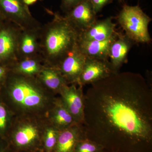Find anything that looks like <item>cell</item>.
<instances>
[{
  "label": "cell",
  "instance_id": "cell-30",
  "mask_svg": "<svg viewBox=\"0 0 152 152\" xmlns=\"http://www.w3.org/2000/svg\"></svg>",
  "mask_w": 152,
  "mask_h": 152
},
{
  "label": "cell",
  "instance_id": "cell-1",
  "mask_svg": "<svg viewBox=\"0 0 152 152\" xmlns=\"http://www.w3.org/2000/svg\"><path fill=\"white\" fill-rule=\"evenodd\" d=\"M87 138L106 152H152V90L141 74H113L84 94Z\"/></svg>",
  "mask_w": 152,
  "mask_h": 152
},
{
  "label": "cell",
  "instance_id": "cell-20",
  "mask_svg": "<svg viewBox=\"0 0 152 152\" xmlns=\"http://www.w3.org/2000/svg\"><path fill=\"white\" fill-rule=\"evenodd\" d=\"M60 132V130L51 124L48 121L42 138L43 152L53 151L56 145Z\"/></svg>",
  "mask_w": 152,
  "mask_h": 152
},
{
  "label": "cell",
  "instance_id": "cell-28",
  "mask_svg": "<svg viewBox=\"0 0 152 152\" xmlns=\"http://www.w3.org/2000/svg\"><path fill=\"white\" fill-rule=\"evenodd\" d=\"M17 152H40L37 151H20Z\"/></svg>",
  "mask_w": 152,
  "mask_h": 152
},
{
  "label": "cell",
  "instance_id": "cell-21",
  "mask_svg": "<svg viewBox=\"0 0 152 152\" xmlns=\"http://www.w3.org/2000/svg\"><path fill=\"white\" fill-rule=\"evenodd\" d=\"M15 115L0 97V137L5 138Z\"/></svg>",
  "mask_w": 152,
  "mask_h": 152
},
{
  "label": "cell",
  "instance_id": "cell-11",
  "mask_svg": "<svg viewBox=\"0 0 152 152\" xmlns=\"http://www.w3.org/2000/svg\"><path fill=\"white\" fill-rule=\"evenodd\" d=\"M96 15L89 0H84L65 14L64 17L80 33L94 23Z\"/></svg>",
  "mask_w": 152,
  "mask_h": 152
},
{
  "label": "cell",
  "instance_id": "cell-9",
  "mask_svg": "<svg viewBox=\"0 0 152 152\" xmlns=\"http://www.w3.org/2000/svg\"><path fill=\"white\" fill-rule=\"evenodd\" d=\"M115 74L109 60L86 58L77 85L83 86L107 78Z\"/></svg>",
  "mask_w": 152,
  "mask_h": 152
},
{
  "label": "cell",
  "instance_id": "cell-17",
  "mask_svg": "<svg viewBox=\"0 0 152 152\" xmlns=\"http://www.w3.org/2000/svg\"><path fill=\"white\" fill-rule=\"evenodd\" d=\"M36 77L46 89L56 95L69 85L59 70L54 67L44 66Z\"/></svg>",
  "mask_w": 152,
  "mask_h": 152
},
{
  "label": "cell",
  "instance_id": "cell-10",
  "mask_svg": "<svg viewBox=\"0 0 152 152\" xmlns=\"http://www.w3.org/2000/svg\"><path fill=\"white\" fill-rule=\"evenodd\" d=\"M86 57L77 45L59 63V70L68 84H77L84 66Z\"/></svg>",
  "mask_w": 152,
  "mask_h": 152
},
{
  "label": "cell",
  "instance_id": "cell-4",
  "mask_svg": "<svg viewBox=\"0 0 152 152\" xmlns=\"http://www.w3.org/2000/svg\"><path fill=\"white\" fill-rule=\"evenodd\" d=\"M48 122L47 117L15 116L6 138L13 152H43L42 138Z\"/></svg>",
  "mask_w": 152,
  "mask_h": 152
},
{
  "label": "cell",
  "instance_id": "cell-24",
  "mask_svg": "<svg viewBox=\"0 0 152 152\" xmlns=\"http://www.w3.org/2000/svg\"><path fill=\"white\" fill-rule=\"evenodd\" d=\"M113 0H89L96 14L100 12L104 7L110 4Z\"/></svg>",
  "mask_w": 152,
  "mask_h": 152
},
{
  "label": "cell",
  "instance_id": "cell-16",
  "mask_svg": "<svg viewBox=\"0 0 152 152\" xmlns=\"http://www.w3.org/2000/svg\"><path fill=\"white\" fill-rule=\"evenodd\" d=\"M47 118L51 124L60 131L77 124L59 96L47 114Z\"/></svg>",
  "mask_w": 152,
  "mask_h": 152
},
{
  "label": "cell",
  "instance_id": "cell-15",
  "mask_svg": "<svg viewBox=\"0 0 152 152\" xmlns=\"http://www.w3.org/2000/svg\"><path fill=\"white\" fill-rule=\"evenodd\" d=\"M118 32L108 39L103 41H84L78 39L77 47L86 58L109 60L110 47L116 39Z\"/></svg>",
  "mask_w": 152,
  "mask_h": 152
},
{
  "label": "cell",
  "instance_id": "cell-6",
  "mask_svg": "<svg viewBox=\"0 0 152 152\" xmlns=\"http://www.w3.org/2000/svg\"><path fill=\"white\" fill-rule=\"evenodd\" d=\"M0 18L12 23L22 30L39 29L42 26L23 0H0Z\"/></svg>",
  "mask_w": 152,
  "mask_h": 152
},
{
  "label": "cell",
  "instance_id": "cell-14",
  "mask_svg": "<svg viewBox=\"0 0 152 152\" xmlns=\"http://www.w3.org/2000/svg\"><path fill=\"white\" fill-rule=\"evenodd\" d=\"M40 29L22 30L18 43V60L40 55L39 42Z\"/></svg>",
  "mask_w": 152,
  "mask_h": 152
},
{
  "label": "cell",
  "instance_id": "cell-27",
  "mask_svg": "<svg viewBox=\"0 0 152 152\" xmlns=\"http://www.w3.org/2000/svg\"><path fill=\"white\" fill-rule=\"evenodd\" d=\"M26 4L29 6L34 4L38 0H23Z\"/></svg>",
  "mask_w": 152,
  "mask_h": 152
},
{
  "label": "cell",
  "instance_id": "cell-2",
  "mask_svg": "<svg viewBox=\"0 0 152 152\" xmlns=\"http://www.w3.org/2000/svg\"><path fill=\"white\" fill-rule=\"evenodd\" d=\"M57 97L36 77L22 75L11 70L0 88V97L15 116L47 117Z\"/></svg>",
  "mask_w": 152,
  "mask_h": 152
},
{
  "label": "cell",
  "instance_id": "cell-18",
  "mask_svg": "<svg viewBox=\"0 0 152 152\" xmlns=\"http://www.w3.org/2000/svg\"><path fill=\"white\" fill-rule=\"evenodd\" d=\"M84 136L83 126L80 124L60 131L53 152H73L77 142Z\"/></svg>",
  "mask_w": 152,
  "mask_h": 152
},
{
  "label": "cell",
  "instance_id": "cell-23",
  "mask_svg": "<svg viewBox=\"0 0 152 152\" xmlns=\"http://www.w3.org/2000/svg\"><path fill=\"white\" fill-rule=\"evenodd\" d=\"M84 0H61V8L66 14Z\"/></svg>",
  "mask_w": 152,
  "mask_h": 152
},
{
  "label": "cell",
  "instance_id": "cell-7",
  "mask_svg": "<svg viewBox=\"0 0 152 152\" xmlns=\"http://www.w3.org/2000/svg\"><path fill=\"white\" fill-rule=\"evenodd\" d=\"M22 29L0 18V65L10 68L18 60L17 50Z\"/></svg>",
  "mask_w": 152,
  "mask_h": 152
},
{
  "label": "cell",
  "instance_id": "cell-26",
  "mask_svg": "<svg viewBox=\"0 0 152 152\" xmlns=\"http://www.w3.org/2000/svg\"><path fill=\"white\" fill-rule=\"evenodd\" d=\"M0 152H14L6 139L0 137Z\"/></svg>",
  "mask_w": 152,
  "mask_h": 152
},
{
  "label": "cell",
  "instance_id": "cell-22",
  "mask_svg": "<svg viewBox=\"0 0 152 152\" xmlns=\"http://www.w3.org/2000/svg\"><path fill=\"white\" fill-rule=\"evenodd\" d=\"M104 148L99 144L91 140L86 136L82 137L76 144L73 152H103Z\"/></svg>",
  "mask_w": 152,
  "mask_h": 152
},
{
  "label": "cell",
  "instance_id": "cell-5",
  "mask_svg": "<svg viewBox=\"0 0 152 152\" xmlns=\"http://www.w3.org/2000/svg\"><path fill=\"white\" fill-rule=\"evenodd\" d=\"M152 19L139 5L123 6L117 17L118 23L127 37L135 43H148L151 41L148 26Z\"/></svg>",
  "mask_w": 152,
  "mask_h": 152
},
{
  "label": "cell",
  "instance_id": "cell-13",
  "mask_svg": "<svg viewBox=\"0 0 152 152\" xmlns=\"http://www.w3.org/2000/svg\"><path fill=\"white\" fill-rule=\"evenodd\" d=\"M113 17L97 20L86 30L79 34V39L84 41H103L108 39L116 33L115 24Z\"/></svg>",
  "mask_w": 152,
  "mask_h": 152
},
{
  "label": "cell",
  "instance_id": "cell-8",
  "mask_svg": "<svg viewBox=\"0 0 152 152\" xmlns=\"http://www.w3.org/2000/svg\"><path fill=\"white\" fill-rule=\"evenodd\" d=\"M76 84L65 86L59 96L73 117L76 123L83 125L84 118V94L83 86Z\"/></svg>",
  "mask_w": 152,
  "mask_h": 152
},
{
  "label": "cell",
  "instance_id": "cell-12",
  "mask_svg": "<svg viewBox=\"0 0 152 152\" xmlns=\"http://www.w3.org/2000/svg\"><path fill=\"white\" fill-rule=\"evenodd\" d=\"M134 43L126 35L118 32L109 53V61L114 73L119 72L123 65L127 62L128 54Z\"/></svg>",
  "mask_w": 152,
  "mask_h": 152
},
{
  "label": "cell",
  "instance_id": "cell-25",
  "mask_svg": "<svg viewBox=\"0 0 152 152\" xmlns=\"http://www.w3.org/2000/svg\"><path fill=\"white\" fill-rule=\"evenodd\" d=\"M10 71L9 67L0 65V88L5 82Z\"/></svg>",
  "mask_w": 152,
  "mask_h": 152
},
{
  "label": "cell",
  "instance_id": "cell-19",
  "mask_svg": "<svg viewBox=\"0 0 152 152\" xmlns=\"http://www.w3.org/2000/svg\"><path fill=\"white\" fill-rule=\"evenodd\" d=\"M45 66L39 55L37 56L18 60L10 68L13 72L28 76L36 77Z\"/></svg>",
  "mask_w": 152,
  "mask_h": 152
},
{
  "label": "cell",
  "instance_id": "cell-29",
  "mask_svg": "<svg viewBox=\"0 0 152 152\" xmlns=\"http://www.w3.org/2000/svg\"><path fill=\"white\" fill-rule=\"evenodd\" d=\"M118 1H119L121 2L123 1H124V0H118Z\"/></svg>",
  "mask_w": 152,
  "mask_h": 152
},
{
  "label": "cell",
  "instance_id": "cell-3",
  "mask_svg": "<svg viewBox=\"0 0 152 152\" xmlns=\"http://www.w3.org/2000/svg\"><path fill=\"white\" fill-rule=\"evenodd\" d=\"M52 13L53 20L40 30V54L45 65L57 68L77 45L80 32L64 16Z\"/></svg>",
  "mask_w": 152,
  "mask_h": 152
}]
</instances>
